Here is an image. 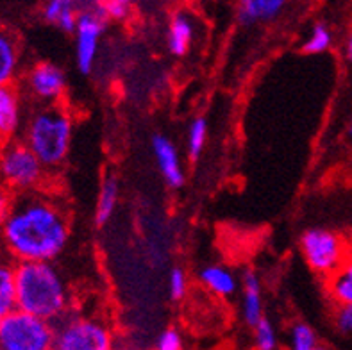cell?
Wrapping results in <instances>:
<instances>
[{
  "mask_svg": "<svg viewBox=\"0 0 352 350\" xmlns=\"http://www.w3.org/2000/svg\"><path fill=\"white\" fill-rule=\"evenodd\" d=\"M193 36H195V23L192 17L184 11H177L172 17L168 25V49L170 52L181 58L186 56L190 47H192Z\"/></svg>",
  "mask_w": 352,
  "mask_h": 350,
  "instance_id": "16",
  "label": "cell"
},
{
  "mask_svg": "<svg viewBox=\"0 0 352 350\" xmlns=\"http://www.w3.org/2000/svg\"><path fill=\"white\" fill-rule=\"evenodd\" d=\"M47 179V168L22 140L0 146V186L13 195L40 191Z\"/></svg>",
  "mask_w": 352,
  "mask_h": 350,
  "instance_id": "5",
  "label": "cell"
},
{
  "mask_svg": "<svg viewBox=\"0 0 352 350\" xmlns=\"http://www.w3.org/2000/svg\"><path fill=\"white\" fill-rule=\"evenodd\" d=\"M70 241V218L49 193L14 199L13 211L0 229V247L14 263L56 261Z\"/></svg>",
  "mask_w": 352,
  "mask_h": 350,
  "instance_id": "1",
  "label": "cell"
},
{
  "mask_svg": "<svg viewBox=\"0 0 352 350\" xmlns=\"http://www.w3.org/2000/svg\"><path fill=\"white\" fill-rule=\"evenodd\" d=\"M286 0H240L238 18L241 23H256L270 20L281 13Z\"/></svg>",
  "mask_w": 352,
  "mask_h": 350,
  "instance_id": "20",
  "label": "cell"
},
{
  "mask_svg": "<svg viewBox=\"0 0 352 350\" xmlns=\"http://www.w3.org/2000/svg\"><path fill=\"white\" fill-rule=\"evenodd\" d=\"M199 277L206 288L220 298L232 297L240 288L238 275L223 265H208L206 268H202Z\"/></svg>",
  "mask_w": 352,
  "mask_h": 350,
  "instance_id": "14",
  "label": "cell"
},
{
  "mask_svg": "<svg viewBox=\"0 0 352 350\" xmlns=\"http://www.w3.org/2000/svg\"><path fill=\"white\" fill-rule=\"evenodd\" d=\"M349 136L352 138V125H351V129H349Z\"/></svg>",
  "mask_w": 352,
  "mask_h": 350,
  "instance_id": "32",
  "label": "cell"
},
{
  "mask_svg": "<svg viewBox=\"0 0 352 350\" xmlns=\"http://www.w3.org/2000/svg\"><path fill=\"white\" fill-rule=\"evenodd\" d=\"M252 343L256 350H279V336L267 316L252 327Z\"/></svg>",
  "mask_w": 352,
  "mask_h": 350,
  "instance_id": "23",
  "label": "cell"
},
{
  "mask_svg": "<svg viewBox=\"0 0 352 350\" xmlns=\"http://www.w3.org/2000/svg\"><path fill=\"white\" fill-rule=\"evenodd\" d=\"M290 350H315L318 347L317 333L306 322H295L288 331Z\"/></svg>",
  "mask_w": 352,
  "mask_h": 350,
  "instance_id": "22",
  "label": "cell"
},
{
  "mask_svg": "<svg viewBox=\"0 0 352 350\" xmlns=\"http://www.w3.org/2000/svg\"><path fill=\"white\" fill-rule=\"evenodd\" d=\"M23 91L38 106H56L67 94V76L54 63H36L23 76Z\"/></svg>",
  "mask_w": 352,
  "mask_h": 350,
  "instance_id": "8",
  "label": "cell"
},
{
  "mask_svg": "<svg viewBox=\"0 0 352 350\" xmlns=\"http://www.w3.org/2000/svg\"><path fill=\"white\" fill-rule=\"evenodd\" d=\"M206 142H208V120L204 116H197L192 120V124L188 127L186 136V151L192 160H199L204 152Z\"/></svg>",
  "mask_w": 352,
  "mask_h": 350,
  "instance_id": "21",
  "label": "cell"
},
{
  "mask_svg": "<svg viewBox=\"0 0 352 350\" xmlns=\"http://www.w3.org/2000/svg\"><path fill=\"white\" fill-rule=\"evenodd\" d=\"M120 197V182L113 173H106L100 182L97 195V206H95V223L98 227L106 226L115 215Z\"/></svg>",
  "mask_w": 352,
  "mask_h": 350,
  "instance_id": "17",
  "label": "cell"
},
{
  "mask_svg": "<svg viewBox=\"0 0 352 350\" xmlns=\"http://www.w3.org/2000/svg\"><path fill=\"white\" fill-rule=\"evenodd\" d=\"M23 127L22 91L16 86H0V146L13 142Z\"/></svg>",
  "mask_w": 352,
  "mask_h": 350,
  "instance_id": "11",
  "label": "cell"
},
{
  "mask_svg": "<svg viewBox=\"0 0 352 350\" xmlns=\"http://www.w3.org/2000/svg\"><path fill=\"white\" fill-rule=\"evenodd\" d=\"M152 350H186L183 334H181V331L175 327L163 329V331L157 334Z\"/></svg>",
  "mask_w": 352,
  "mask_h": 350,
  "instance_id": "25",
  "label": "cell"
},
{
  "mask_svg": "<svg viewBox=\"0 0 352 350\" xmlns=\"http://www.w3.org/2000/svg\"><path fill=\"white\" fill-rule=\"evenodd\" d=\"M77 0H45L41 14L45 22L59 27L65 32H76L79 11L76 9Z\"/></svg>",
  "mask_w": 352,
  "mask_h": 350,
  "instance_id": "18",
  "label": "cell"
},
{
  "mask_svg": "<svg viewBox=\"0 0 352 350\" xmlns=\"http://www.w3.org/2000/svg\"><path fill=\"white\" fill-rule=\"evenodd\" d=\"M326 289L336 306L352 304V256L345 257L344 263L327 277Z\"/></svg>",
  "mask_w": 352,
  "mask_h": 350,
  "instance_id": "19",
  "label": "cell"
},
{
  "mask_svg": "<svg viewBox=\"0 0 352 350\" xmlns=\"http://www.w3.org/2000/svg\"><path fill=\"white\" fill-rule=\"evenodd\" d=\"M345 56H347L349 61H352V32L349 34L347 41H345Z\"/></svg>",
  "mask_w": 352,
  "mask_h": 350,
  "instance_id": "29",
  "label": "cell"
},
{
  "mask_svg": "<svg viewBox=\"0 0 352 350\" xmlns=\"http://www.w3.org/2000/svg\"><path fill=\"white\" fill-rule=\"evenodd\" d=\"M241 318L249 327L265 318L261 281L252 270H245L241 275Z\"/></svg>",
  "mask_w": 352,
  "mask_h": 350,
  "instance_id": "12",
  "label": "cell"
},
{
  "mask_svg": "<svg viewBox=\"0 0 352 350\" xmlns=\"http://www.w3.org/2000/svg\"><path fill=\"white\" fill-rule=\"evenodd\" d=\"M300 252L306 265L322 277H329L347 257L344 239L324 227H313L300 236Z\"/></svg>",
  "mask_w": 352,
  "mask_h": 350,
  "instance_id": "7",
  "label": "cell"
},
{
  "mask_svg": "<svg viewBox=\"0 0 352 350\" xmlns=\"http://www.w3.org/2000/svg\"><path fill=\"white\" fill-rule=\"evenodd\" d=\"M106 27V17L98 9L79 14L76 27V61L82 74H91L98 56L100 36Z\"/></svg>",
  "mask_w": 352,
  "mask_h": 350,
  "instance_id": "9",
  "label": "cell"
},
{
  "mask_svg": "<svg viewBox=\"0 0 352 350\" xmlns=\"http://www.w3.org/2000/svg\"><path fill=\"white\" fill-rule=\"evenodd\" d=\"M14 206V195L9 190H6L4 186H0V229L6 223V220L9 218L11 211H13Z\"/></svg>",
  "mask_w": 352,
  "mask_h": 350,
  "instance_id": "28",
  "label": "cell"
},
{
  "mask_svg": "<svg viewBox=\"0 0 352 350\" xmlns=\"http://www.w3.org/2000/svg\"><path fill=\"white\" fill-rule=\"evenodd\" d=\"M54 324L25 311L0 320V350H52Z\"/></svg>",
  "mask_w": 352,
  "mask_h": 350,
  "instance_id": "6",
  "label": "cell"
},
{
  "mask_svg": "<svg viewBox=\"0 0 352 350\" xmlns=\"http://www.w3.org/2000/svg\"><path fill=\"white\" fill-rule=\"evenodd\" d=\"M188 293V275L183 268H172L168 274V295L172 300H181Z\"/></svg>",
  "mask_w": 352,
  "mask_h": 350,
  "instance_id": "26",
  "label": "cell"
},
{
  "mask_svg": "<svg viewBox=\"0 0 352 350\" xmlns=\"http://www.w3.org/2000/svg\"><path fill=\"white\" fill-rule=\"evenodd\" d=\"M331 43H333V34H331L329 27L324 23H317L309 32L308 40L304 41L302 50L306 54H322L329 50Z\"/></svg>",
  "mask_w": 352,
  "mask_h": 350,
  "instance_id": "24",
  "label": "cell"
},
{
  "mask_svg": "<svg viewBox=\"0 0 352 350\" xmlns=\"http://www.w3.org/2000/svg\"><path fill=\"white\" fill-rule=\"evenodd\" d=\"M111 2H116V4H122V6H125V8H129L131 0H111Z\"/></svg>",
  "mask_w": 352,
  "mask_h": 350,
  "instance_id": "30",
  "label": "cell"
},
{
  "mask_svg": "<svg viewBox=\"0 0 352 350\" xmlns=\"http://www.w3.org/2000/svg\"><path fill=\"white\" fill-rule=\"evenodd\" d=\"M315 350H329V349H327V347H322V345H318L317 349H315Z\"/></svg>",
  "mask_w": 352,
  "mask_h": 350,
  "instance_id": "31",
  "label": "cell"
},
{
  "mask_svg": "<svg viewBox=\"0 0 352 350\" xmlns=\"http://www.w3.org/2000/svg\"><path fill=\"white\" fill-rule=\"evenodd\" d=\"M20 72V45L16 36L0 27V86H13Z\"/></svg>",
  "mask_w": 352,
  "mask_h": 350,
  "instance_id": "13",
  "label": "cell"
},
{
  "mask_svg": "<svg viewBox=\"0 0 352 350\" xmlns=\"http://www.w3.org/2000/svg\"><path fill=\"white\" fill-rule=\"evenodd\" d=\"M16 309V263L0 252V320Z\"/></svg>",
  "mask_w": 352,
  "mask_h": 350,
  "instance_id": "15",
  "label": "cell"
},
{
  "mask_svg": "<svg viewBox=\"0 0 352 350\" xmlns=\"http://www.w3.org/2000/svg\"><path fill=\"white\" fill-rule=\"evenodd\" d=\"M54 329L52 350H116L115 333L102 316L72 311Z\"/></svg>",
  "mask_w": 352,
  "mask_h": 350,
  "instance_id": "4",
  "label": "cell"
},
{
  "mask_svg": "<svg viewBox=\"0 0 352 350\" xmlns=\"http://www.w3.org/2000/svg\"><path fill=\"white\" fill-rule=\"evenodd\" d=\"M16 304L54 325L74 311L68 281L54 261L16 263Z\"/></svg>",
  "mask_w": 352,
  "mask_h": 350,
  "instance_id": "2",
  "label": "cell"
},
{
  "mask_svg": "<svg viewBox=\"0 0 352 350\" xmlns=\"http://www.w3.org/2000/svg\"><path fill=\"white\" fill-rule=\"evenodd\" d=\"M333 324L340 334H352V304H340L333 313Z\"/></svg>",
  "mask_w": 352,
  "mask_h": 350,
  "instance_id": "27",
  "label": "cell"
},
{
  "mask_svg": "<svg viewBox=\"0 0 352 350\" xmlns=\"http://www.w3.org/2000/svg\"><path fill=\"white\" fill-rule=\"evenodd\" d=\"M74 136V118L61 104L36 106L23 120L22 142L45 168H58L68 157Z\"/></svg>",
  "mask_w": 352,
  "mask_h": 350,
  "instance_id": "3",
  "label": "cell"
},
{
  "mask_svg": "<svg viewBox=\"0 0 352 350\" xmlns=\"http://www.w3.org/2000/svg\"><path fill=\"white\" fill-rule=\"evenodd\" d=\"M152 152H154V160H156L157 170H160L163 181L174 190L183 186V161H181V154H179L174 142L166 138L165 134H156L152 138Z\"/></svg>",
  "mask_w": 352,
  "mask_h": 350,
  "instance_id": "10",
  "label": "cell"
}]
</instances>
